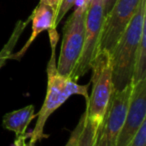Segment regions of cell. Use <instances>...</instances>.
Instances as JSON below:
<instances>
[{
  "label": "cell",
  "instance_id": "obj_1",
  "mask_svg": "<svg viewBox=\"0 0 146 146\" xmlns=\"http://www.w3.org/2000/svg\"><path fill=\"white\" fill-rule=\"evenodd\" d=\"M58 33L49 35L51 47V55L47 64V88L45 99L39 112L36 114L37 121L33 130L30 132L29 143L36 144L44 137V127L48 118L63 105L71 96H83L87 101L89 97L90 84L80 85L78 80L69 76L59 74L56 66V47L58 43Z\"/></svg>",
  "mask_w": 146,
  "mask_h": 146
},
{
  "label": "cell",
  "instance_id": "obj_2",
  "mask_svg": "<svg viewBox=\"0 0 146 146\" xmlns=\"http://www.w3.org/2000/svg\"><path fill=\"white\" fill-rule=\"evenodd\" d=\"M145 29L146 0H141L111 52L113 90H121L131 84L137 49Z\"/></svg>",
  "mask_w": 146,
  "mask_h": 146
},
{
  "label": "cell",
  "instance_id": "obj_3",
  "mask_svg": "<svg viewBox=\"0 0 146 146\" xmlns=\"http://www.w3.org/2000/svg\"><path fill=\"white\" fill-rule=\"evenodd\" d=\"M90 70L91 92L86 101L85 110L88 119L100 127L113 92L111 53L108 51L96 52Z\"/></svg>",
  "mask_w": 146,
  "mask_h": 146
},
{
  "label": "cell",
  "instance_id": "obj_4",
  "mask_svg": "<svg viewBox=\"0 0 146 146\" xmlns=\"http://www.w3.org/2000/svg\"><path fill=\"white\" fill-rule=\"evenodd\" d=\"M75 5V10L68 17L63 27L60 52L56 60L58 73L69 77H71V74L79 60L83 47L87 0H82Z\"/></svg>",
  "mask_w": 146,
  "mask_h": 146
},
{
  "label": "cell",
  "instance_id": "obj_5",
  "mask_svg": "<svg viewBox=\"0 0 146 146\" xmlns=\"http://www.w3.org/2000/svg\"><path fill=\"white\" fill-rule=\"evenodd\" d=\"M105 14V0H87L83 47L79 60L71 74L74 79L78 80L90 70V65L97 52Z\"/></svg>",
  "mask_w": 146,
  "mask_h": 146
},
{
  "label": "cell",
  "instance_id": "obj_6",
  "mask_svg": "<svg viewBox=\"0 0 146 146\" xmlns=\"http://www.w3.org/2000/svg\"><path fill=\"white\" fill-rule=\"evenodd\" d=\"M132 87L131 83L121 90H113L99 128L96 146H116L127 114Z\"/></svg>",
  "mask_w": 146,
  "mask_h": 146
},
{
  "label": "cell",
  "instance_id": "obj_7",
  "mask_svg": "<svg viewBox=\"0 0 146 146\" xmlns=\"http://www.w3.org/2000/svg\"><path fill=\"white\" fill-rule=\"evenodd\" d=\"M140 2L141 0H115L114 4L104 17L97 52H112L126 26L137 10Z\"/></svg>",
  "mask_w": 146,
  "mask_h": 146
},
{
  "label": "cell",
  "instance_id": "obj_8",
  "mask_svg": "<svg viewBox=\"0 0 146 146\" xmlns=\"http://www.w3.org/2000/svg\"><path fill=\"white\" fill-rule=\"evenodd\" d=\"M146 118V78L133 84L124 125L116 146H128Z\"/></svg>",
  "mask_w": 146,
  "mask_h": 146
},
{
  "label": "cell",
  "instance_id": "obj_9",
  "mask_svg": "<svg viewBox=\"0 0 146 146\" xmlns=\"http://www.w3.org/2000/svg\"><path fill=\"white\" fill-rule=\"evenodd\" d=\"M29 18H30V22L32 24L30 36H29L28 40L26 41V43L23 45L22 48L18 52L13 53L12 56H11V59L20 60L25 55V53L27 52V50L31 46V44L37 38V36L40 33H42L43 31L56 30L54 11L52 10V8L50 6H48L46 3L42 2V1H40L39 4L35 7L34 10L31 13V15L29 16Z\"/></svg>",
  "mask_w": 146,
  "mask_h": 146
},
{
  "label": "cell",
  "instance_id": "obj_10",
  "mask_svg": "<svg viewBox=\"0 0 146 146\" xmlns=\"http://www.w3.org/2000/svg\"><path fill=\"white\" fill-rule=\"evenodd\" d=\"M35 117L34 105L30 104L5 114L2 118V126L14 132L15 137H19L27 133V128Z\"/></svg>",
  "mask_w": 146,
  "mask_h": 146
},
{
  "label": "cell",
  "instance_id": "obj_11",
  "mask_svg": "<svg viewBox=\"0 0 146 146\" xmlns=\"http://www.w3.org/2000/svg\"><path fill=\"white\" fill-rule=\"evenodd\" d=\"M29 22H30V18L29 17L27 18V20H19L16 22L7 42L5 43L4 46L0 50V69L6 64V62L9 59H11V56L14 53L15 46H16L19 38L22 35L23 31L26 28V26L28 25Z\"/></svg>",
  "mask_w": 146,
  "mask_h": 146
},
{
  "label": "cell",
  "instance_id": "obj_12",
  "mask_svg": "<svg viewBox=\"0 0 146 146\" xmlns=\"http://www.w3.org/2000/svg\"><path fill=\"white\" fill-rule=\"evenodd\" d=\"M146 78V29L141 36L139 46L137 49L135 63H134L132 84L138 83Z\"/></svg>",
  "mask_w": 146,
  "mask_h": 146
},
{
  "label": "cell",
  "instance_id": "obj_13",
  "mask_svg": "<svg viewBox=\"0 0 146 146\" xmlns=\"http://www.w3.org/2000/svg\"><path fill=\"white\" fill-rule=\"evenodd\" d=\"M99 128V126L92 123L86 116L83 131L80 135V138L76 146H96Z\"/></svg>",
  "mask_w": 146,
  "mask_h": 146
},
{
  "label": "cell",
  "instance_id": "obj_14",
  "mask_svg": "<svg viewBox=\"0 0 146 146\" xmlns=\"http://www.w3.org/2000/svg\"><path fill=\"white\" fill-rule=\"evenodd\" d=\"M86 116H87V113H86V110H85V111L81 114L77 124H76V126L74 127V129L72 130V132H71L70 136H69L68 140H67L66 144H65L64 146H76L77 145L78 140H79V138H80V135H81L82 131H83Z\"/></svg>",
  "mask_w": 146,
  "mask_h": 146
},
{
  "label": "cell",
  "instance_id": "obj_15",
  "mask_svg": "<svg viewBox=\"0 0 146 146\" xmlns=\"http://www.w3.org/2000/svg\"><path fill=\"white\" fill-rule=\"evenodd\" d=\"M77 1L78 0H62L60 7L58 9V12H57L56 18H55V27L58 26L61 20L64 18V16L68 13V11L76 4Z\"/></svg>",
  "mask_w": 146,
  "mask_h": 146
},
{
  "label": "cell",
  "instance_id": "obj_16",
  "mask_svg": "<svg viewBox=\"0 0 146 146\" xmlns=\"http://www.w3.org/2000/svg\"><path fill=\"white\" fill-rule=\"evenodd\" d=\"M128 146H146V120L141 124Z\"/></svg>",
  "mask_w": 146,
  "mask_h": 146
},
{
  "label": "cell",
  "instance_id": "obj_17",
  "mask_svg": "<svg viewBox=\"0 0 146 146\" xmlns=\"http://www.w3.org/2000/svg\"><path fill=\"white\" fill-rule=\"evenodd\" d=\"M29 136H30V133H26L23 136L15 137L12 146H36V144H30L29 142H26V139L29 138Z\"/></svg>",
  "mask_w": 146,
  "mask_h": 146
},
{
  "label": "cell",
  "instance_id": "obj_18",
  "mask_svg": "<svg viewBox=\"0 0 146 146\" xmlns=\"http://www.w3.org/2000/svg\"><path fill=\"white\" fill-rule=\"evenodd\" d=\"M40 1L46 3L48 6H50L51 8H52V10L54 11V13H55V18H56L57 12H58V9H59V7H60L62 0H40Z\"/></svg>",
  "mask_w": 146,
  "mask_h": 146
},
{
  "label": "cell",
  "instance_id": "obj_19",
  "mask_svg": "<svg viewBox=\"0 0 146 146\" xmlns=\"http://www.w3.org/2000/svg\"><path fill=\"white\" fill-rule=\"evenodd\" d=\"M114 2H115V0H105V12L106 13L109 11V9L112 7Z\"/></svg>",
  "mask_w": 146,
  "mask_h": 146
}]
</instances>
